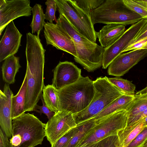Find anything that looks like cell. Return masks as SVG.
I'll return each instance as SVG.
<instances>
[{
	"label": "cell",
	"mask_w": 147,
	"mask_h": 147,
	"mask_svg": "<svg viewBox=\"0 0 147 147\" xmlns=\"http://www.w3.org/2000/svg\"><path fill=\"white\" fill-rule=\"evenodd\" d=\"M147 116V108L138 114L133 117L128 118L126 127L140 121L145 118Z\"/></svg>",
	"instance_id": "obj_36"
},
{
	"label": "cell",
	"mask_w": 147,
	"mask_h": 147,
	"mask_svg": "<svg viewBox=\"0 0 147 147\" xmlns=\"http://www.w3.org/2000/svg\"><path fill=\"white\" fill-rule=\"evenodd\" d=\"M46 124L33 114L24 113L12 121L10 147H34L41 144L46 136Z\"/></svg>",
	"instance_id": "obj_4"
},
{
	"label": "cell",
	"mask_w": 147,
	"mask_h": 147,
	"mask_svg": "<svg viewBox=\"0 0 147 147\" xmlns=\"http://www.w3.org/2000/svg\"><path fill=\"white\" fill-rule=\"evenodd\" d=\"M56 24L71 38L77 56L75 61L88 72H92L102 66L104 48L93 43L76 30L66 19L59 14Z\"/></svg>",
	"instance_id": "obj_2"
},
{
	"label": "cell",
	"mask_w": 147,
	"mask_h": 147,
	"mask_svg": "<svg viewBox=\"0 0 147 147\" xmlns=\"http://www.w3.org/2000/svg\"><path fill=\"white\" fill-rule=\"evenodd\" d=\"M90 16L94 25L97 23L115 24L124 26L133 24L143 18L128 9L123 0H106L92 11Z\"/></svg>",
	"instance_id": "obj_6"
},
{
	"label": "cell",
	"mask_w": 147,
	"mask_h": 147,
	"mask_svg": "<svg viewBox=\"0 0 147 147\" xmlns=\"http://www.w3.org/2000/svg\"><path fill=\"white\" fill-rule=\"evenodd\" d=\"M96 143L87 144L81 147H93Z\"/></svg>",
	"instance_id": "obj_40"
},
{
	"label": "cell",
	"mask_w": 147,
	"mask_h": 147,
	"mask_svg": "<svg viewBox=\"0 0 147 147\" xmlns=\"http://www.w3.org/2000/svg\"><path fill=\"white\" fill-rule=\"evenodd\" d=\"M78 128L77 125L72 129L60 138L55 143L51 145V147H64L72 138Z\"/></svg>",
	"instance_id": "obj_31"
},
{
	"label": "cell",
	"mask_w": 147,
	"mask_h": 147,
	"mask_svg": "<svg viewBox=\"0 0 147 147\" xmlns=\"http://www.w3.org/2000/svg\"><path fill=\"white\" fill-rule=\"evenodd\" d=\"M32 11L33 18L30 25L32 28V34L36 32L37 35H39L46 24L45 15L41 5L36 4L32 8Z\"/></svg>",
	"instance_id": "obj_23"
},
{
	"label": "cell",
	"mask_w": 147,
	"mask_h": 147,
	"mask_svg": "<svg viewBox=\"0 0 147 147\" xmlns=\"http://www.w3.org/2000/svg\"><path fill=\"white\" fill-rule=\"evenodd\" d=\"M95 93L93 81L82 76L75 83L58 90L59 111L77 113L88 106Z\"/></svg>",
	"instance_id": "obj_3"
},
{
	"label": "cell",
	"mask_w": 147,
	"mask_h": 147,
	"mask_svg": "<svg viewBox=\"0 0 147 147\" xmlns=\"http://www.w3.org/2000/svg\"><path fill=\"white\" fill-rule=\"evenodd\" d=\"M147 22V18H143L132 24L122 35L109 47L104 48L102 60V68L106 69L118 56L122 53L138 32Z\"/></svg>",
	"instance_id": "obj_10"
},
{
	"label": "cell",
	"mask_w": 147,
	"mask_h": 147,
	"mask_svg": "<svg viewBox=\"0 0 147 147\" xmlns=\"http://www.w3.org/2000/svg\"><path fill=\"white\" fill-rule=\"evenodd\" d=\"M145 123L146 126H147V116L145 118Z\"/></svg>",
	"instance_id": "obj_41"
},
{
	"label": "cell",
	"mask_w": 147,
	"mask_h": 147,
	"mask_svg": "<svg viewBox=\"0 0 147 147\" xmlns=\"http://www.w3.org/2000/svg\"><path fill=\"white\" fill-rule=\"evenodd\" d=\"M44 48L39 35L26 34V55L27 88L25 112L34 111L40 99L45 85L44 70L45 63Z\"/></svg>",
	"instance_id": "obj_1"
},
{
	"label": "cell",
	"mask_w": 147,
	"mask_h": 147,
	"mask_svg": "<svg viewBox=\"0 0 147 147\" xmlns=\"http://www.w3.org/2000/svg\"><path fill=\"white\" fill-rule=\"evenodd\" d=\"M13 96L9 84L5 83L0 90V128L7 136L12 137V98Z\"/></svg>",
	"instance_id": "obj_16"
},
{
	"label": "cell",
	"mask_w": 147,
	"mask_h": 147,
	"mask_svg": "<svg viewBox=\"0 0 147 147\" xmlns=\"http://www.w3.org/2000/svg\"><path fill=\"white\" fill-rule=\"evenodd\" d=\"M22 36L13 21L7 25L0 41V62L18 52Z\"/></svg>",
	"instance_id": "obj_15"
},
{
	"label": "cell",
	"mask_w": 147,
	"mask_h": 147,
	"mask_svg": "<svg viewBox=\"0 0 147 147\" xmlns=\"http://www.w3.org/2000/svg\"><path fill=\"white\" fill-rule=\"evenodd\" d=\"M134 97L135 95L123 94L90 119L97 122L116 112L123 110H127Z\"/></svg>",
	"instance_id": "obj_18"
},
{
	"label": "cell",
	"mask_w": 147,
	"mask_h": 147,
	"mask_svg": "<svg viewBox=\"0 0 147 147\" xmlns=\"http://www.w3.org/2000/svg\"><path fill=\"white\" fill-rule=\"evenodd\" d=\"M44 35L47 45L65 51L74 57L77 53L74 43L70 36L56 23L46 22L44 26Z\"/></svg>",
	"instance_id": "obj_12"
},
{
	"label": "cell",
	"mask_w": 147,
	"mask_h": 147,
	"mask_svg": "<svg viewBox=\"0 0 147 147\" xmlns=\"http://www.w3.org/2000/svg\"><path fill=\"white\" fill-rule=\"evenodd\" d=\"M21 67L19 57L13 55L6 59L1 67L3 81L8 84H14L16 75Z\"/></svg>",
	"instance_id": "obj_19"
},
{
	"label": "cell",
	"mask_w": 147,
	"mask_h": 147,
	"mask_svg": "<svg viewBox=\"0 0 147 147\" xmlns=\"http://www.w3.org/2000/svg\"><path fill=\"white\" fill-rule=\"evenodd\" d=\"M147 38V22L138 32L134 38L130 42L128 46L140 41Z\"/></svg>",
	"instance_id": "obj_34"
},
{
	"label": "cell",
	"mask_w": 147,
	"mask_h": 147,
	"mask_svg": "<svg viewBox=\"0 0 147 147\" xmlns=\"http://www.w3.org/2000/svg\"><path fill=\"white\" fill-rule=\"evenodd\" d=\"M147 108V93L135 96L126 110L128 118L134 116Z\"/></svg>",
	"instance_id": "obj_24"
},
{
	"label": "cell",
	"mask_w": 147,
	"mask_h": 147,
	"mask_svg": "<svg viewBox=\"0 0 147 147\" xmlns=\"http://www.w3.org/2000/svg\"><path fill=\"white\" fill-rule=\"evenodd\" d=\"M96 123L95 120L90 119L77 125V130L72 138L64 147H76L82 138Z\"/></svg>",
	"instance_id": "obj_22"
},
{
	"label": "cell",
	"mask_w": 147,
	"mask_h": 147,
	"mask_svg": "<svg viewBox=\"0 0 147 147\" xmlns=\"http://www.w3.org/2000/svg\"><path fill=\"white\" fill-rule=\"evenodd\" d=\"M53 71L52 85L57 90L75 83L82 76L81 69L67 61H60Z\"/></svg>",
	"instance_id": "obj_14"
},
{
	"label": "cell",
	"mask_w": 147,
	"mask_h": 147,
	"mask_svg": "<svg viewBox=\"0 0 147 147\" xmlns=\"http://www.w3.org/2000/svg\"><path fill=\"white\" fill-rule=\"evenodd\" d=\"M3 131L0 128V147H10V141Z\"/></svg>",
	"instance_id": "obj_37"
},
{
	"label": "cell",
	"mask_w": 147,
	"mask_h": 147,
	"mask_svg": "<svg viewBox=\"0 0 147 147\" xmlns=\"http://www.w3.org/2000/svg\"><path fill=\"white\" fill-rule=\"evenodd\" d=\"M47 6L46 11L45 14V19L53 23L56 20L55 12L57 9V3L55 0H47L45 2Z\"/></svg>",
	"instance_id": "obj_29"
},
{
	"label": "cell",
	"mask_w": 147,
	"mask_h": 147,
	"mask_svg": "<svg viewBox=\"0 0 147 147\" xmlns=\"http://www.w3.org/2000/svg\"><path fill=\"white\" fill-rule=\"evenodd\" d=\"M147 142V126H146L127 147H143Z\"/></svg>",
	"instance_id": "obj_30"
},
{
	"label": "cell",
	"mask_w": 147,
	"mask_h": 147,
	"mask_svg": "<svg viewBox=\"0 0 147 147\" xmlns=\"http://www.w3.org/2000/svg\"><path fill=\"white\" fill-rule=\"evenodd\" d=\"M40 99L42 103V106H39L37 105L34 111L39 113L40 115L42 113L45 114L49 120L55 115V113L50 110L46 105L43 98L42 94L41 95Z\"/></svg>",
	"instance_id": "obj_33"
},
{
	"label": "cell",
	"mask_w": 147,
	"mask_h": 147,
	"mask_svg": "<svg viewBox=\"0 0 147 147\" xmlns=\"http://www.w3.org/2000/svg\"><path fill=\"white\" fill-rule=\"evenodd\" d=\"M94 96L88 106L73 117L78 125L96 115L110 104L123 94L108 80V77H99L93 81Z\"/></svg>",
	"instance_id": "obj_5"
},
{
	"label": "cell",
	"mask_w": 147,
	"mask_h": 147,
	"mask_svg": "<svg viewBox=\"0 0 147 147\" xmlns=\"http://www.w3.org/2000/svg\"><path fill=\"white\" fill-rule=\"evenodd\" d=\"M58 90L52 85H44L42 89V96L47 106L55 113L59 111Z\"/></svg>",
	"instance_id": "obj_21"
},
{
	"label": "cell",
	"mask_w": 147,
	"mask_h": 147,
	"mask_svg": "<svg viewBox=\"0 0 147 147\" xmlns=\"http://www.w3.org/2000/svg\"><path fill=\"white\" fill-rule=\"evenodd\" d=\"M128 119L126 110L116 112L100 121L84 136L76 147L96 143L108 136L117 135L118 132L126 126Z\"/></svg>",
	"instance_id": "obj_8"
},
{
	"label": "cell",
	"mask_w": 147,
	"mask_h": 147,
	"mask_svg": "<svg viewBox=\"0 0 147 147\" xmlns=\"http://www.w3.org/2000/svg\"><path fill=\"white\" fill-rule=\"evenodd\" d=\"M123 2L128 9L138 14L143 18H147V9L135 0H123Z\"/></svg>",
	"instance_id": "obj_27"
},
{
	"label": "cell",
	"mask_w": 147,
	"mask_h": 147,
	"mask_svg": "<svg viewBox=\"0 0 147 147\" xmlns=\"http://www.w3.org/2000/svg\"><path fill=\"white\" fill-rule=\"evenodd\" d=\"M147 56V48L131 51L122 53L108 66L109 75L117 77L123 76L140 61Z\"/></svg>",
	"instance_id": "obj_13"
},
{
	"label": "cell",
	"mask_w": 147,
	"mask_h": 147,
	"mask_svg": "<svg viewBox=\"0 0 147 147\" xmlns=\"http://www.w3.org/2000/svg\"><path fill=\"white\" fill-rule=\"evenodd\" d=\"M77 5L90 15L91 11L99 7L104 0H75Z\"/></svg>",
	"instance_id": "obj_26"
},
{
	"label": "cell",
	"mask_w": 147,
	"mask_h": 147,
	"mask_svg": "<svg viewBox=\"0 0 147 147\" xmlns=\"http://www.w3.org/2000/svg\"><path fill=\"white\" fill-rule=\"evenodd\" d=\"M143 147H147V142L144 145Z\"/></svg>",
	"instance_id": "obj_42"
},
{
	"label": "cell",
	"mask_w": 147,
	"mask_h": 147,
	"mask_svg": "<svg viewBox=\"0 0 147 147\" xmlns=\"http://www.w3.org/2000/svg\"><path fill=\"white\" fill-rule=\"evenodd\" d=\"M125 26L115 24H107L96 32L97 38L102 47L106 48L117 40L125 31Z\"/></svg>",
	"instance_id": "obj_17"
},
{
	"label": "cell",
	"mask_w": 147,
	"mask_h": 147,
	"mask_svg": "<svg viewBox=\"0 0 147 147\" xmlns=\"http://www.w3.org/2000/svg\"><path fill=\"white\" fill-rule=\"evenodd\" d=\"M60 14L74 28L92 42L96 43V32L90 15L76 4L75 0H55Z\"/></svg>",
	"instance_id": "obj_7"
},
{
	"label": "cell",
	"mask_w": 147,
	"mask_h": 147,
	"mask_svg": "<svg viewBox=\"0 0 147 147\" xmlns=\"http://www.w3.org/2000/svg\"><path fill=\"white\" fill-rule=\"evenodd\" d=\"M147 38L140 41L127 46L123 51L122 53L129 51L146 48Z\"/></svg>",
	"instance_id": "obj_35"
},
{
	"label": "cell",
	"mask_w": 147,
	"mask_h": 147,
	"mask_svg": "<svg viewBox=\"0 0 147 147\" xmlns=\"http://www.w3.org/2000/svg\"><path fill=\"white\" fill-rule=\"evenodd\" d=\"M135 1L147 9V0H135Z\"/></svg>",
	"instance_id": "obj_38"
},
{
	"label": "cell",
	"mask_w": 147,
	"mask_h": 147,
	"mask_svg": "<svg viewBox=\"0 0 147 147\" xmlns=\"http://www.w3.org/2000/svg\"><path fill=\"white\" fill-rule=\"evenodd\" d=\"M117 135H111L96 142L93 147H117Z\"/></svg>",
	"instance_id": "obj_32"
},
{
	"label": "cell",
	"mask_w": 147,
	"mask_h": 147,
	"mask_svg": "<svg viewBox=\"0 0 147 147\" xmlns=\"http://www.w3.org/2000/svg\"><path fill=\"white\" fill-rule=\"evenodd\" d=\"M27 88V74L25 75L22 85L16 95L12 98V119L24 113L25 106Z\"/></svg>",
	"instance_id": "obj_20"
},
{
	"label": "cell",
	"mask_w": 147,
	"mask_h": 147,
	"mask_svg": "<svg viewBox=\"0 0 147 147\" xmlns=\"http://www.w3.org/2000/svg\"><path fill=\"white\" fill-rule=\"evenodd\" d=\"M77 126L72 114L65 111H59L46 124V136L52 145Z\"/></svg>",
	"instance_id": "obj_9"
},
{
	"label": "cell",
	"mask_w": 147,
	"mask_h": 147,
	"mask_svg": "<svg viewBox=\"0 0 147 147\" xmlns=\"http://www.w3.org/2000/svg\"><path fill=\"white\" fill-rule=\"evenodd\" d=\"M109 81L125 94L135 95V85L131 82L119 77L108 78Z\"/></svg>",
	"instance_id": "obj_25"
},
{
	"label": "cell",
	"mask_w": 147,
	"mask_h": 147,
	"mask_svg": "<svg viewBox=\"0 0 147 147\" xmlns=\"http://www.w3.org/2000/svg\"><path fill=\"white\" fill-rule=\"evenodd\" d=\"M145 118L131 131L118 147H127L143 129L147 126L145 123Z\"/></svg>",
	"instance_id": "obj_28"
},
{
	"label": "cell",
	"mask_w": 147,
	"mask_h": 147,
	"mask_svg": "<svg viewBox=\"0 0 147 147\" xmlns=\"http://www.w3.org/2000/svg\"><path fill=\"white\" fill-rule=\"evenodd\" d=\"M146 93H147V86L144 88L136 92L135 96H137Z\"/></svg>",
	"instance_id": "obj_39"
},
{
	"label": "cell",
	"mask_w": 147,
	"mask_h": 147,
	"mask_svg": "<svg viewBox=\"0 0 147 147\" xmlns=\"http://www.w3.org/2000/svg\"><path fill=\"white\" fill-rule=\"evenodd\" d=\"M32 10L29 0H0V35L10 22L20 17L30 16Z\"/></svg>",
	"instance_id": "obj_11"
}]
</instances>
